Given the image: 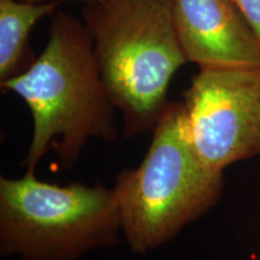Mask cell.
<instances>
[{
	"mask_svg": "<svg viewBox=\"0 0 260 260\" xmlns=\"http://www.w3.org/2000/svg\"><path fill=\"white\" fill-rule=\"evenodd\" d=\"M59 3H28L0 0V82L18 76L37 57L29 38L40 19L52 16Z\"/></svg>",
	"mask_w": 260,
	"mask_h": 260,
	"instance_id": "obj_7",
	"label": "cell"
},
{
	"mask_svg": "<svg viewBox=\"0 0 260 260\" xmlns=\"http://www.w3.org/2000/svg\"><path fill=\"white\" fill-rule=\"evenodd\" d=\"M0 86L17 94L31 113L25 171H35L50 148L64 169H73L89 139H117L116 107L98 67L92 35L67 12L51 16L47 45L31 67Z\"/></svg>",
	"mask_w": 260,
	"mask_h": 260,
	"instance_id": "obj_1",
	"label": "cell"
},
{
	"mask_svg": "<svg viewBox=\"0 0 260 260\" xmlns=\"http://www.w3.org/2000/svg\"><path fill=\"white\" fill-rule=\"evenodd\" d=\"M129 248L146 254L167 245L213 207L223 172L205 165L187 132L183 102H169L144 159L125 169L113 187Z\"/></svg>",
	"mask_w": 260,
	"mask_h": 260,
	"instance_id": "obj_3",
	"label": "cell"
},
{
	"mask_svg": "<svg viewBox=\"0 0 260 260\" xmlns=\"http://www.w3.org/2000/svg\"><path fill=\"white\" fill-rule=\"evenodd\" d=\"M82 21L126 138L153 130L174 75L188 63L175 27L172 0L88 3Z\"/></svg>",
	"mask_w": 260,
	"mask_h": 260,
	"instance_id": "obj_2",
	"label": "cell"
},
{
	"mask_svg": "<svg viewBox=\"0 0 260 260\" xmlns=\"http://www.w3.org/2000/svg\"><path fill=\"white\" fill-rule=\"evenodd\" d=\"M122 218L113 188L40 181L35 171L0 177V255L80 260L119 243Z\"/></svg>",
	"mask_w": 260,
	"mask_h": 260,
	"instance_id": "obj_4",
	"label": "cell"
},
{
	"mask_svg": "<svg viewBox=\"0 0 260 260\" xmlns=\"http://www.w3.org/2000/svg\"><path fill=\"white\" fill-rule=\"evenodd\" d=\"M188 63L200 69L260 68V45L233 0H172Z\"/></svg>",
	"mask_w": 260,
	"mask_h": 260,
	"instance_id": "obj_6",
	"label": "cell"
},
{
	"mask_svg": "<svg viewBox=\"0 0 260 260\" xmlns=\"http://www.w3.org/2000/svg\"><path fill=\"white\" fill-rule=\"evenodd\" d=\"M187 132L213 170L260 155V68L200 69L184 90Z\"/></svg>",
	"mask_w": 260,
	"mask_h": 260,
	"instance_id": "obj_5",
	"label": "cell"
},
{
	"mask_svg": "<svg viewBox=\"0 0 260 260\" xmlns=\"http://www.w3.org/2000/svg\"><path fill=\"white\" fill-rule=\"evenodd\" d=\"M260 45V0H233Z\"/></svg>",
	"mask_w": 260,
	"mask_h": 260,
	"instance_id": "obj_8",
	"label": "cell"
},
{
	"mask_svg": "<svg viewBox=\"0 0 260 260\" xmlns=\"http://www.w3.org/2000/svg\"><path fill=\"white\" fill-rule=\"evenodd\" d=\"M23 2H28V3H50V2H76V0H23ZM83 2L87 3H103V2H107V0H83Z\"/></svg>",
	"mask_w": 260,
	"mask_h": 260,
	"instance_id": "obj_9",
	"label": "cell"
}]
</instances>
